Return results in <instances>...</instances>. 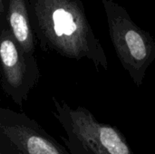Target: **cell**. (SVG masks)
Here are the masks:
<instances>
[{
	"label": "cell",
	"instance_id": "6",
	"mask_svg": "<svg viewBox=\"0 0 155 154\" xmlns=\"http://www.w3.org/2000/svg\"><path fill=\"white\" fill-rule=\"evenodd\" d=\"M5 21L7 28L28 54H35L36 39L32 28L28 0H4Z\"/></svg>",
	"mask_w": 155,
	"mask_h": 154
},
{
	"label": "cell",
	"instance_id": "5",
	"mask_svg": "<svg viewBox=\"0 0 155 154\" xmlns=\"http://www.w3.org/2000/svg\"><path fill=\"white\" fill-rule=\"evenodd\" d=\"M0 152L3 154H71L35 120L0 106Z\"/></svg>",
	"mask_w": 155,
	"mask_h": 154
},
{
	"label": "cell",
	"instance_id": "7",
	"mask_svg": "<svg viewBox=\"0 0 155 154\" xmlns=\"http://www.w3.org/2000/svg\"><path fill=\"white\" fill-rule=\"evenodd\" d=\"M5 19V11H4V0H0V22Z\"/></svg>",
	"mask_w": 155,
	"mask_h": 154
},
{
	"label": "cell",
	"instance_id": "1",
	"mask_svg": "<svg viewBox=\"0 0 155 154\" xmlns=\"http://www.w3.org/2000/svg\"><path fill=\"white\" fill-rule=\"evenodd\" d=\"M32 28L40 48L63 57L87 59L98 70L108 60L82 0H28Z\"/></svg>",
	"mask_w": 155,
	"mask_h": 154
},
{
	"label": "cell",
	"instance_id": "8",
	"mask_svg": "<svg viewBox=\"0 0 155 154\" xmlns=\"http://www.w3.org/2000/svg\"><path fill=\"white\" fill-rule=\"evenodd\" d=\"M0 154H3V153H1V152H0Z\"/></svg>",
	"mask_w": 155,
	"mask_h": 154
},
{
	"label": "cell",
	"instance_id": "4",
	"mask_svg": "<svg viewBox=\"0 0 155 154\" xmlns=\"http://www.w3.org/2000/svg\"><path fill=\"white\" fill-rule=\"evenodd\" d=\"M39 79L36 57L21 48L3 19L0 22V89L22 107Z\"/></svg>",
	"mask_w": 155,
	"mask_h": 154
},
{
	"label": "cell",
	"instance_id": "3",
	"mask_svg": "<svg viewBox=\"0 0 155 154\" xmlns=\"http://www.w3.org/2000/svg\"><path fill=\"white\" fill-rule=\"evenodd\" d=\"M106 15L109 34L123 67L133 82L141 86L147 69L155 60V42L139 27L128 11L114 0H101Z\"/></svg>",
	"mask_w": 155,
	"mask_h": 154
},
{
	"label": "cell",
	"instance_id": "2",
	"mask_svg": "<svg viewBox=\"0 0 155 154\" xmlns=\"http://www.w3.org/2000/svg\"><path fill=\"white\" fill-rule=\"evenodd\" d=\"M54 115L66 138L62 137L71 154H135L122 132L99 122L85 107H71L53 97Z\"/></svg>",
	"mask_w": 155,
	"mask_h": 154
}]
</instances>
